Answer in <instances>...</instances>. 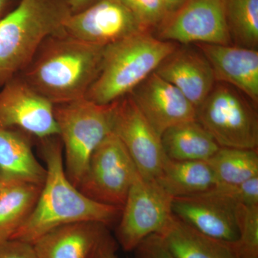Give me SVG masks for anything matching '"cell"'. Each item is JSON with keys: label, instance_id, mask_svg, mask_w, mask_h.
I'll use <instances>...</instances> for the list:
<instances>
[{"label": "cell", "instance_id": "obj_1", "mask_svg": "<svg viewBox=\"0 0 258 258\" xmlns=\"http://www.w3.org/2000/svg\"><path fill=\"white\" fill-rule=\"evenodd\" d=\"M40 141L46 178L35 208L11 239L32 244L48 231L67 224L93 222L109 227L118 222L122 208L95 201L70 181L59 136Z\"/></svg>", "mask_w": 258, "mask_h": 258}, {"label": "cell", "instance_id": "obj_2", "mask_svg": "<svg viewBox=\"0 0 258 258\" xmlns=\"http://www.w3.org/2000/svg\"><path fill=\"white\" fill-rule=\"evenodd\" d=\"M103 49L59 32L42 42L18 75L54 105L81 99L99 73Z\"/></svg>", "mask_w": 258, "mask_h": 258}, {"label": "cell", "instance_id": "obj_3", "mask_svg": "<svg viewBox=\"0 0 258 258\" xmlns=\"http://www.w3.org/2000/svg\"><path fill=\"white\" fill-rule=\"evenodd\" d=\"M69 0H20L0 21V88L26 68L42 42L62 32Z\"/></svg>", "mask_w": 258, "mask_h": 258}, {"label": "cell", "instance_id": "obj_4", "mask_svg": "<svg viewBox=\"0 0 258 258\" xmlns=\"http://www.w3.org/2000/svg\"><path fill=\"white\" fill-rule=\"evenodd\" d=\"M179 45L142 32L105 47L99 73L85 98L99 105L114 103L154 73Z\"/></svg>", "mask_w": 258, "mask_h": 258}, {"label": "cell", "instance_id": "obj_5", "mask_svg": "<svg viewBox=\"0 0 258 258\" xmlns=\"http://www.w3.org/2000/svg\"><path fill=\"white\" fill-rule=\"evenodd\" d=\"M113 103L99 105L86 98L55 105L64 170L78 187L91 155L112 132Z\"/></svg>", "mask_w": 258, "mask_h": 258}, {"label": "cell", "instance_id": "obj_6", "mask_svg": "<svg viewBox=\"0 0 258 258\" xmlns=\"http://www.w3.org/2000/svg\"><path fill=\"white\" fill-rule=\"evenodd\" d=\"M255 106L237 88L216 82L197 108L196 120L220 147L257 149Z\"/></svg>", "mask_w": 258, "mask_h": 258}, {"label": "cell", "instance_id": "obj_7", "mask_svg": "<svg viewBox=\"0 0 258 258\" xmlns=\"http://www.w3.org/2000/svg\"><path fill=\"white\" fill-rule=\"evenodd\" d=\"M172 197L155 179L138 174L129 189L115 230V240L132 252L144 239L159 234L172 215Z\"/></svg>", "mask_w": 258, "mask_h": 258}, {"label": "cell", "instance_id": "obj_8", "mask_svg": "<svg viewBox=\"0 0 258 258\" xmlns=\"http://www.w3.org/2000/svg\"><path fill=\"white\" fill-rule=\"evenodd\" d=\"M138 174L124 146L111 132L93 153L77 188L95 201L123 208Z\"/></svg>", "mask_w": 258, "mask_h": 258}, {"label": "cell", "instance_id": "obj_9", "mask_svg": "<svg viewBox=\"0 0 258 258\" xmlns=\"http://www.w3.org/2000/svg\"><path fill=\"white\" fill-rule=\"evenodd\" d=\"M156 30L157 38L179 45H232L225 0H186Z\"/></svg>", "mask_w": 258, "mask_h": 258}, {"label": "cell", "instance_id": "obj_10", "mask_svg": "<svg viewBox=\"0 0 258 258\" xmlns=\"http://www.w3.org/2000/svg\"><path fill=\"white\" fill-rule=\"evenodd\" d=\"M62 31L80 41L102 47L139 32H149L120 0H98L71 14Z\"/></svg>", "mask_w": 258, "mask_h": 258}, {"label": "cell", "instance_id": "obj_11", "mask_svg": "<svg viewBox=\"0 0 258 258\" xmlns=\"http://www.w3.org/2000/svg\"><path fill=\"white\" fill-rule=\"evenodd\" d=\"M0 127L17 128L39 139L59 136L55 105L20 75L0 88Z\"/></svg>", "mask_w": 258, "mask_h": 258}, {"label": "cell", "instance_id": "obj_12", "mask_svg": "<svg viewBox=\"0 0 258 258\" xmlns=\"http://www.w3.org/2000/svg\"><path fill=\"white\" fill-rule=\"evenodd\" d=\"M112 132L124 146L139 174L144 179H155L167 157L160 136L129 95L113 103Z\"/></svg>", "mask_w": 258, "mask_h": 258}, {"label": "cell", "instance_id": "obj_13", "mask_svg": "<svg viewBox=\"0 0 258 258\" xmlns=\"http://www.w3.org/2000/svg\"><path fill=\"white\" fill-rule=\"evenodd\" d=\"M211 190L173 199L172 213L202 233L225 242L239 239L238 208Z\"/></svg>", "mask_w": 258, "mask_h": 258}, {"label": "cell", "instance_id": "obj_14", "mask_svg": "<svg viewBox=\"0 0 258 258\" xmlns=\"http://www.w3.org/2000/svg\"><path fill=\"white\" fill-rule=\"evenodd\" d=\"M128 95L160 137L171 127L196 120L197 110L192 103L155 72Z\"/></svg>", "mask_w": 258, "mask_h": 258}, {"label": "cell", "instance_id": "obj_15", "mask_svg": "<svg viewBox=\"0 0 258 258\" xmlns=\"http://www.w3.org/2000/svg\"><path fill=\"white\" fill-rule=\"evenodd\" d=\"M115 243L106 225L80 222L52 229L32 244L39 258H99Z\"/></svg>", "mask_w": 258, "mask_h": 258}, {"label": "cell", "instance_id": "obj_16", "mask_svg": "<svg viewBox=\"0 0 258 258\" xmlns=\"http://www.w3.org/2000/svg\"><path fill=\"white\" fill-rule=\"evenodd\" d=\"M154 72L177 88L196 110L216 83L208 60L195 45H179Z\"/></svg>", "mask_w": 258, "mask_h": 258}, {"label": "cell", "instance_id": "obj_17", "mask_svg": "<svg viewBox=\"0 0 258 258\" xmlns=\"http://www.w3.org/2000/svg\"><path fill=\"white\" fill-rule=\"evenodd\" d=\"M208 60L216 82L237 88L257 106V50L220 44H195Z\"/></svg>", "mask_w": 258, "mask_h": 258}, {"label": "cell", "instance_id": "obj_18", "mask_svg": "<svg viewBox=\"0 0 258 258\" xmlns=\"http://www.w3.org/2000/svg\"><path fill=\"white\" fill-rule=\"evenodd\" d=\"M46 174V169L35 157L25 133L0 127V181L42 186Z\"/></svg>", "mask_w": 258, "mask_h": 258}, {"label": "cell", "instance_id": "obj_19", "mask_svg": "<svg viewBox=\"0 0 258 258\" xmlns=\"http://www.w3.org/2000/svg\"><path fill=\"white\" fill-rule=\"evenodd\" d=\"M158 235L177 258H240L235 242L205 235L174 214Z\"/></svg>", "mask_w": 258, "mask_h": 258}, {"label": "cell", "instance_id": "obj_20", "mask_svg": "<svg viewBox=\"0 0 258 258\" xmlns=\"http://www.w3.org/2000/svg\"><path fill=\"white\" fill-rule=\"evenodd\" d=\"M161 140L166 157L176 161H208L220 148L197 120L168 128Z\"/></svg>", "mask_w": 258, "mask_h": 258}, {"label": "cell", "instance_id": "obj_21", "mask_svg": "<svg viewBox=\"0 0 258 258\" xmlns=\"http://www.w3.org/2000/svg\"><path fill=\"white\" fill-rule=\"evenodd\" d=\"M155 180L173 198L206 192L217 184L207 161H176L169 158Z\"/></svg>", "mask_w": 258, "mask_h": 258}, {"label": "cell", "instance_id": "obj_22", "mask_svg": "<svg viewBox=\"0 0 258 258\" xmlns=\"http://www.w3.org/2000/svg\"><path fill=\"white\" fill-rule=\"evenodd\" d=\"M40 185L3 182L0 190V243L13 237L26 221L40 196Z\"/></svg>", "mask_w": 258, "mask_h": 258}, {"label": "cell", "instance_id": "obj_23", "mask_svg": "<svg viewBox=\"0 0 258 258\" xmlns=\"http://www.w3.org/2000/svg\"><path fill=\"white\" fill-rule=\"evenodd\" d=\"M207 162L217 184H240L258 176L257 149L220 147Z\"/></svg>", "mask_w": 258, "mask_h": 258}, {"label": "cell", "instance_id": "obj_24", "mask_svg": "<svg viewBox=\"0 0 258 258\" xmlns=\"http://www.w3.org/2000/svg\"><path fill=\"white\" fill-rule=\"evenodd\" d=\"M225 12L232 45L257 50L258 0H225Z\"/></svg>", "mask_w": 258, "mask_h": 258}, {"label": "cell", "instance_id": "obj_25", "mask_svg": "<svg viewBox=\"0 0 258 258\" xmlns=\"http://www.w3.org/2000/svg\"><path fill=\"white\" fill-rule=\"evenodd\" d=\"M239 239L235 242L240 258H258V205L238 208Z\"/></svg>", "mask_w": 258, "mask_h": 258}, {"label": "cell", "instance_id": "obj_26", "mask_svg": "<svg viewBox=\"0 0 258 258\" xmlns=\"http://www.w3.org/2000/svg\"><path fill=\"white\" fill-rule=\"evenodd\" d=\"M213 192L238 205H258V176L240 184H216Z\"/></svg>", "mask_w": 258, "mask_h": 258}, {"label": "cell", "instance_id": "obj_27", "mask_svg": "<svg viewBox=\"0 0 258 258\" xmlns=\"http://www.w3.org/2000/svg\"><path fill=\"white\" fill-rule=\"evenodd\" d=\"M133 12L144 28L151 32L169 16L164 0H137Z\"/></svg>", "mask_w": 258, "mask_h": 258}, {"label": "cell", "instance_id": "obj_28", "mask_svg": "<svg viewBox=\"0 0 258 258\" xmlns=\"http://www.w3.org/2000/svg\"><path fill=\"white\" fill-rule=\"evenodd\" d=\"M134 258H177L168 248L160 235L154 234L144 239L134 249Z\"/></svg>", "mask_w": 258, "mask_h": 258}, {"label": "cell", "instance_id": "obj_29", "mask_svg": "<svg viewBox=\"0 0 258 258\" xmlns=\"http://www.w3.org/2000/svg\"><path fill=\"white\" fill-rule=\"evenodd\" d=\"M0 258H39L29 242L8 240L0 243Z\"/></svg>", "mask_w": 258, "mask_h": 258}, {"label": "cell", "instance_id": "obj_30", "mask_svg": "<svg viewBox=\"0 0 258 258\" xmlns=\"http://www.w3.org/2000/svg\"><path fill=\"white\" fill-rule=\"evenodd\" d=\"M71 14L79 13L81 10L86 9L90 5H93L98 0H69Z\"/></svg>", "mask_w": 258, "mask_h": 258}, {"label": "cell", "instance_id": "obj_31", "mask_svg": "<svg viewBox=\"0 0 258 258\" xmlns=\"http://www.w3.org/2000/svg\"><path fill=\"white\" fill-rule=\"evenodd\" d=\"M20 0H0V21L16 6Z\"/></svg>", "mask_w": 258, "mask_h": 258}, {"label": "cell", "instance_id": "obj_32", "mask_svg": "<svg viewBox=\"0 0 258 258\" xmlns=\"http://www.w3.org/2000/svg\"><path fill=\"white\" fill-rule=\"evenodd\" d=\"M186 1V0H164L169 16L179 9L180 7L184 5Z\"/></svg>", "mask_w": 258, "mask_h": 258}, {"label": "cell", "instance_id": "obj_33", "mask_svg": "<svg viewBox=\"0 0 258 258\" xmlns=\"http://www.w3.org/2000/svg\"><path fill=\"white\" fill-rule=\"evenodd\" d=\"M118 244L115 243L111 246L109 248L107 249L103 254L100 256L99 258H118L117 256V249H118Z\"/></svg>", "mask_w": 258, "mask_h": 258}, {"label": "cell", "instance_id": "obj_34", "mask_svg": "<svg viewBox=\"0 0 258 258\" xmlns=\"http://www.w3.org/2000/svg\"><path fill=\"white\" fill-rule=\"evenodd\" d=\"M120 1L122 3H123L125 6L128 7L129 9L133 11V8L137 0H120Z\"/></svg>", "mask_w": 258, "mask_h": 258}, {"label": "cell", "instance_id": "obj_35", "mask_svg": "<svg viewBox=\"0 0 258 258\" xmlns=\"http://www.w3.org/2000/svg\"><path fill=\"white\" fill-rule=\"evenodd\" d=\"M2 186H3V182H2L1 181H0V190L2 189Z\"/></svg>", "mask_w": 258, "mask_h": 258}]
</instances>
